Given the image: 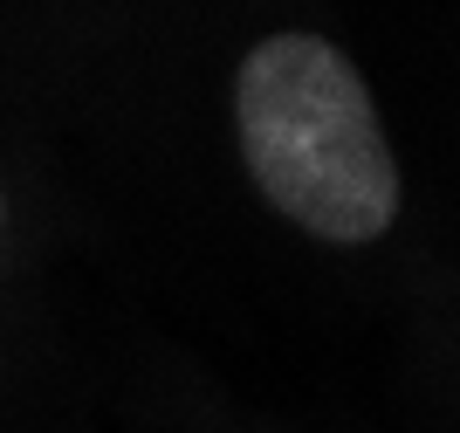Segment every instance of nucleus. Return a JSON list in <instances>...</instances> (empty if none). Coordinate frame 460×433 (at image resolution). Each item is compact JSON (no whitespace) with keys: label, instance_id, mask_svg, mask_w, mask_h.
Segmentation results:
<instances>
[{"label":"nucleus","instance_id":"1","mask_svg":"<svg viewBox=\"0 0 460 433\" xmlns=\"http://www.w3.org/2000/svg\"><path fill=\"white\" fill-rule=\"evenodd\" d=\"M234 124L269 207L316 241L365 248L399 221V158L358 62L323 35H269L241 56Z\"/></svg>","mask_w":460,"mask_h":433}]
</instances>
